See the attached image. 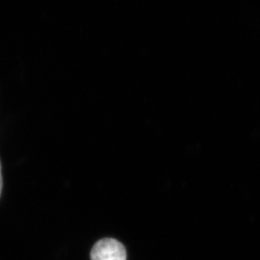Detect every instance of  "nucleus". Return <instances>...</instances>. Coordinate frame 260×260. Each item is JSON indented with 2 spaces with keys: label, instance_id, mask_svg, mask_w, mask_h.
I'll return each mask as SVG.
<instances>
[{
  "label": "nucleus",
  "instance_id": "obj_1",
  "mask_svg": "<svg viewBox=\"0 0 260 260\" xmlns=\"http://www.w3.org/2000/svg\"><path fill=\"white\" fill-rule=\"evenodd\" d=\"M91 260H126V250L122 243L114 238H103L94 244Z\"/></svg>",
  "mask_w": 260,
  "mask_h": 260
},
{
  "label": "nucleus",
  "instance_id": "obj_2",
  "mask_svg": "<svg viewBox=\"0 0 260 260\" xmlns=\"http://www.w3.org/2000/svg\"><path fill=\"white\" fill-rule=\"evenodd\" d=\"M3 189V178H2V171H1V164H0V196L2 193Z\"/></svg>",
  "mask_w": 260,
  "mask_h": 260
}]
</instances>
